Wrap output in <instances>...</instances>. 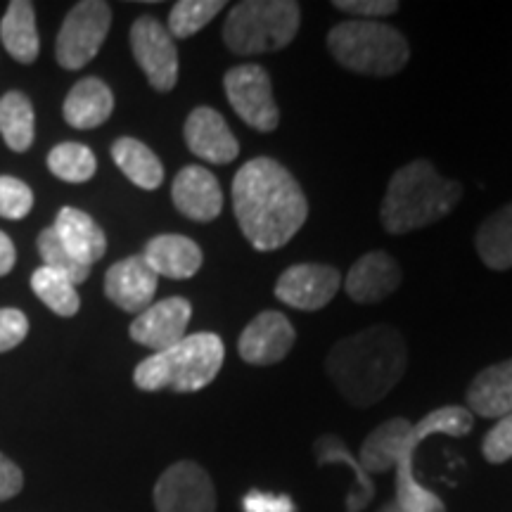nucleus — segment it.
I'll use <instances>...</instances> for the list:
<instances>
[{"instance_id":"obj_1","label":"nucleus","mask_w":512,"mask_h":512,"mask_svg":"<svg viewBox=\"0 0 512 512\" xmlns=\"http://www.w3.org/2000/svg\"><path fill=\"white\" fill-rule=\"evenodd\" d=\"M475 418L463 406H444L427 413L418 422L406 418H392L375 427L363 439L358 463L370 477L396 470V498L403 512H446L444 501L432 491H427L413 472V456L418 446L434 434L448 437H465L472 432Z\"/></svg>"},{"instance_id":"obj_2","label":"nucleus","mask_w":512,"mask_h":512,"mask_svg":"<svg viewBox=\"0 0 512 512\" xmlns=\"http://www.w3.org/2000/svg\"><path fill=\"white\" fill-rule=\"evenodd\" d=\"M233 211L249 245L259 252L285 247L309 219V200L283 164L249 159L233 178Z\"/></svg>"},{"instance_id":"obj_3","label":"nucleus","mask_w":512,"mask_h":512,"mask_svg":"<svg viewBox=\"0 0 512 512\" xmlns=\"http://www.w3.org/2000/svg\"><path fill=\"white\" fill-rule=\"evenodd\" d=\"M406 339L392 325H370L339 339L325 358V370L344 401L370 408L403 380Z\"/></svg>"},{"instance_id":"obj_4","label":"nucleus","mask_w":512,"mask_h":512,"mask_svg":"<svg viewBox=\"0 0 512 512\" xmlns=\"http://www.w3.org/2000/svg\"><path fill=\"white\" fill-rule=\"evenodd\" d=\"M463 185L441 176L430 159L401 166L384 192L380 219L387 233L406 235L444 219L458 207Z\"/></svg>"},{"instance_id":"obj_5","label":"nucleus","mask_w":512,"mask_h":512,"mask_svg":"<svg viewBox=\"0 0 512 512\" xmlns=\"http://www.w3.org/2000/svg\"><path fill=\"white\" fill-rule=\"evenodd\" d=\"M226 347L214 332L185 335L181 342L159 354L147 356L133 370V382L143 392H200L221 373Z\"/></svg>"},{"instance_id":"obj_6","label":"nucleus","mask_w":512,"mask_h":512,"mask_svg":"<svg viewBox=\"0 0 512 512\" xmlns=\"http://www.w3.org/2000/svg\"><path fill=\"white\" fill-rule=\"evenodd\" d=\"M328 50L347 72L394 76L408 64L411 48L396 27L370 19H347L330 29Z\"/></svg>"},{"instance_id":"obj_7","label":"nucleus","mask_w":512,"mask_h":512,"mask_svg":"<svg viewBox=\"0 0 512 512\" xmlns=\"http://www.w3.org/2000/svg\"><path fill=\"white\" fill-rule=\"evenodd\" d=\"M302 27V5L294 0H242L223 24V41L240 57L283 50Z\"/></svg>"},{"instance_id":"obj_8","label":"nucleus","mask_w":512,"mask_h":512,"mask_svg":"<svg viewBox=\"0 0 512 512\" xmlns=\"http://www.w3.org/2000/svg\"><path fill=\"white\" fill-rule=\"evenodd\" d=\"M112 27V8L102 0L76 3L64 17L55 41L57 64L69 72L86 67L100 53Z\"/></svg>"},{"instance_id":"obj_9","label":"nucleus","mask_w":512,"mask_h":512,"mask_svg":"<svg viewBox=\"0 0 512 512\" xmlns=\"http://www.w3.org/2000/svg\"><path fill=\"white\" fill-rule=\"evenodd\" d=\"M223 91L235 114L259 133H273L280 110L273 98L271 76L261 64H238L223 76Z\"/></svg>"},{"instance_id":"obj_10","label":"nucleus","mask_w":512,"mask_h":512,"mask_svg":"<svg viewBox=\"0 0 512 512\" xmlns=\"http://www.w3.org/2000/svg\"><path fill=\"white\" fill-rule=\"evenodd\" d=\"M131 50L155 91H174L178 83V50L164 24L150 15L138 17L131 27Z\"/></svg>"},{"instance_id":"obj_11","label":"nucleus","mask_w":512,"mask_h":512,"mask_svg":"<svg viewBox=\"0 0 512 512\" xmlns=\"http://www.w3.org/2000/svg\"><path fill=\"white\" fill-rule=\"evenodd\" d=\"M157 512H216V491L207 470L181 460L164 470L155 484Z\"/></svg>"},{"instance_id":"obj_12","label":"nucleus","mask_w":512,"mask_h":512,"mask_svg":"<svg viewBox=\"0 0 512 512\" xmlns=\"http://www.w3.org/2000/svg\"><path fill=\"white\" fill-rule=\"evenodd\" d=\"M342 287V273L325 264H294L275 283V297L297 311L325 309Z\"/></svg>"},{"instance_id":"obj_13","label":"nucleus","mask_w":512,"mask_h":512,"mask_svg":"<svg viewBox=\"0 0 512 512\" xmlns=\"http://www.w3.org/2000/svg\"><path fill=\"white\" fill-rule=\"evenodd\" d=\"M294 332L290 318L280 311H261L247 323L238 339V354L249 366H273L290 354L294 347Z\"/></svg>"},{"instance_id":"obj_14","label":"nucleus","mask_w":512,"mask_h":512,"mask_svg":"<svg viewBox=\"0 0 512 512\" xmlns=\"http://www.w3.org/2000/svg\"><path fill=\"white\" fill-rule=\"evenodd\" d=\"M192 318V304L183 297H169L147 306L143 313L133 318L128 335L133 342L143 344L155 354L171 349L185 337Z\"/></svg>"},{"instance_id":"obj_15","label":"nucleus","mask_w":512,"mask_h":512,"mask_svg":"<svg viewBox=\"0 0 512 512\" xmlns=\"http://www.w3.org/2000/svg\"><path fill=\"white\" fill-rule=\"evenodd\" d=\"M185 145L195 157L211 164H230L240 155V143L233 136L226 119L211 107H197L183 126Z\"/></svg>"},{"instance_id":"obj_16","label":"nucleus","mask_w":512,"mask_h":512,"mask_svg":"<svg viewBox=\"0 0 512 512\" xmlns=\"http://www.w3.org/2000/svg\"><path fill=\"white\" fill-rule=\"evenodd\" d=\"M157 273L147 266L143 254L126 256L105 275V294L126 313H143L157 294Z\"/></svg>"},{"instance_id":"obj_17","label":"nucleus","mask_w":512,"mask_h":512,"mask_svg":"<svg viewBox=\"0 0 512 512\" xmlns=\"http://www.w3.org/2000/svg\"><path fill=\"white\" fill-rule=\"evenodd\" d=\"M171 200L185 219L207 223L219 219L223 211V190L219 178L204 166H185L171 185Z\"/></svg>"},{"instance_id":"obj_18","label":"nucleus","mask_w":512,"mask_h":512,"mask_svg":"<svg viewBox=\"0 0 512 512\" xmlns=\"http://www.w3.org/2000/svg\"><path fill=\"white\" fill-rule=\"evenodd\" d=\"M403 271L387 252H368L349 268L344 290L356 304H377L399 290Z\"/></svg>"},{"instance_id":"obj_19","label":"nucleus","mask_w":512,"mask_h":512,"mask_svg":"<svg viewBox=\"0 0 512 512\" xmlns=\"http://www.w3.org/2000/svg\"><path fill=\"white\" fill-rule=\"evenodd\" d=\"M143 259L147 266L164 278L188 280L202 268V249L185 235H157L145 245Z\"/></svg>"},{"instance_id":"obj_20","label":"nucleus","mask_w":512,"mask_h":512,"mask_svg":"<svg viewBox=\"0 0 512 512\" xmlns=\"http://www.w3.org/2000/svg\"><path fill=\"white\" fill-rule=\"evenodd\" d=\"M53 230L57 238L83 266L91 268L95 261H100L107 252V238L102 228L95 223V219L86 214V211L76 207H64L57 211V219Z\"/></svg>"},{"instance_id":"obj_21","label":"nucleus","mask_w":512,"mask_h":512,"mask_svg":"<svg viewBox=\"0 0 512 512\" xmlns=\"http://www.w3.org/2000/svg\"><path fill=\"white\" fill-rule=\"evenodd\" d=\"M467 411L501 420L512 413V358L484 368L467 389Z\"/></svg>"},{"instance_id":"obj_22","label":"nucleus","mask_w":512,"mask_h":512,"mask_svg":"<svg viewBox=\"0 0 512 512\" xmlns=\"http://www.w3.org/2000/svg\"><path fill=\"white\" fill-rule=\"evenodd\" d=\"M114 112V95L102 79L88 76L81 79L69 91L67 100L62 105L64 121L79 131H88V128H98L112 117Z\"/></svg>"},{"instance_id":"obj_23","label":"nucleus","mask_w":512,"mask_h":512,"mask_svg":"<svg viewBox=\"0 0 512 512\" xmlns=\"http://www.w3.org/2000/svg\"><path fill=\"white\" fill-rule=\"evenodd\" d=\"M0 41L12 60L31 64L41 53V38L36 29V12L29 0H12L0 22Z\"/></svg>"},{"instance_id":"obj_24","label":"nucleus","mask_w":512,"mask_h":512,"mask_svg":"<svg viewBox=\"0 0 512 512\" xmlns=\"http://www.w3.org/2000/svg\"><path fill=\"white\" fill-rule=\"evenodd\" d=\"M475 247L479 259L491 271L512 268V202L505 204L477 228Z\"/></svg>"},{"instance_id":"obj_25","label":"nucleus","mask_w":512,"mask_h":512,"mask_svg":"<svg viewBox=\"0 0 512 512\" xmlns=\"http://www.w3.org/2000/svg\"><path fill=\"white\" fill-rule=\"evenodd\" d=\"M313 451H316L318 465L342 463L347 465L349 470H354L356 486L347 496V512L366 510L370 501L375 498V482L373 477L363 470L361 463H358V458H354V453L349 451L347 444H344L342 439H337L335 434H323V437L316 439V444H313Z\"/></svg>"},{"instance_id":"obj_26","label":"nucleus","mask_w":512,"mask_h":512,"mask_svg":"<svg viewBox=\"0 0 512 512\" xmlns=\"http://www.w3.org/2000/svg\"><path fill=\"white\" fill-rule=\"evenodd\" d=\"M112 159L128 181L143 190H157L164 183V166L145 143L136 138H119L112 145Z\"/></svg>"},{"instance_id":"obj_27","label":"nucleus","mask_w":512,"mask_h":512,"mask_svg":"<svg viewBox=\"0 0 512 512\" xmlns=\"http://www.w3.org/2000/svg\"><path fill=\"white\" fill-rule=\"evenodd\" d=\"M0 136L12 152H27L34 143V105L24 93L10 91L0 98Z\"/></svg>"},{"instance_id":"obj_28","label":"nucleus","mask_w":512,"mask_h":512,"mask_svg":"<svg viewBox=\"0 0 512 512\" xmlns=\"http://www.w3.org/2000/svg\"><path fill=\"white\" fill-rule=\"evenodd\" d=\"M31 290L50 311L57 313L62 318H72L79 311L81 299L76 292V285L69 278H64L62 273L53 271V268L41 266L36 268L31 275Z\"/></svg>"},{"instance_id":"obj_29","label":"nucleus","mask_w":512,"mask_h":512,"mask_svg":"<svg viewBox=\"0 0 512 512\" xmlns=\"http://www.w3.org/2000/svg\"><path fill=\"white\" fill-rule=\"evenodd\" d=\"M48 169L60 181L86 183L98 171V159H95L91 147L81 143H60L50 150Z\"/></svg>"},{"instance_id":"obj_30","label":"nucleus","mask_w":512,"mask_h":512,"mask_svg":"<svg viewBox=\"0 0 512 512\" xmlns=\"http://www.w3.org/2000/svg\"><path fill=\"white\" fill-rule=\"evenodd\" d=\"M226 10L223 0H181L169 12V34L174 38H190Z\"/></svg>"},{"instance_id":"obj_31","label":"nucleus","mask_w":512,"mask_h":512,"mask_svg":"<svg viewBox=\"0 0 512 512\" xmlns=\"http://www.w3.org/2000/svg\"><path fill=\"white\" fill-rule=\"evenodd\" d=\"M38 252H41L43 261H46L43 266L62 273L64 278L72 280L74 285L86 283L88 275H91V268L79 264V261H76L74 256L67 252V249H64V245L60 242V238H57V233L53 228H46L41 235H38Z\"/></svg>"},{"instance_id":"obj_32","label":"nucleus","mask_w":512,"mask_h":512,"mask_svg":"<svg viewBox=\"0 0 512 512\" xmlns=\"http://www.w3.org/2000/svg\"><path fill=\"white\" fill-rule=\"evenodd\" d=\"M34 207V192L24 181L12 176H0V216L19 221Z\"/></svg>"},{"instance_id":"obj_33","label":"nucleus","mask_w":512,"mask_h":512,"mask_svg":"<svg viewBox=\"0 0 512 512\" xmlns=\"http://www.w3.org/2000/svg\"><path fill=\"white\" fill-rule=\"evenodd\" d=\"M482 453L491 465L508 463L512 458V413L503 415V418L486 432V437L482 441Z\"/></svg>"},{"instance_id":"obj_34","label":"nucleus","mask_w":512,"mask_h":512,"mask_svg":"<svg viewBox=\"0 0 512 512\" xmlns=\"http://www.w3.org/2000/svg\"><path fill=\"white\" fill-rule=\"evenodd\" d=\"M29 320L19 309H0V354L19 347L27 339Z\"/></svg>"},{"instance_id":"obj_35","label":"nucleus","mask_w":512,"mask_h":512,"mask_svg":"<svg viewBox=\"0 0 512 512\" xmlns=\"http://www.w3.org/2000/svg\"><path fill=\"white\" fill-rule=\"evenodd\" d=\"M337 10L347 12V15L356 19H370V22H377L380 17L394 15L396 10L401 8L396 0H335Z\"/></svg>"},{"instance_id":"obj_36","label":"nucleus","mask_w":512,"mask_h":512,"mask_svg":"<svg viewBox=\"0 0 512 512\" xmlns=\"http://www.w3.org/2000/svg\"><path fill=\"white\" fill-rule=\"evenodd\" d=\"M245 512H294V503L290 496L264 494V491H249L242 501Z\"/></svg>"},{"instance_id":"obj_37","label":"nucleus","mask_w":512,"mask_h":512,"mask_svg":"<svg viewBox=\"0 0 512 512\" xmlns=\"http://www.w3.org/2000/svg\"><path fill=\"white\" fill-rule=\"evenodd\" d=\"M24 486V475L22 470L12 463L10 458H5L0 453V501H8V498H15Z\"/></svg>"},{"instance_id":"obj_38","label":"nucleus","mask_w":512,"mask_h":512,"mask_svg":"<svg viewBox=\"0 0 512 512\" xmlns=\"http://www.w3.org/2000/svg\"><path fill=\"white\" fill-rule=\"evenodd\" d=\"M15 245H12V240L8 235L0 230V275H8L12 271V266H15Z\"/></svg>"},{"instance_id":"obj_39","label":"nucleus","mask_w":512,"mask_h":512,"mask_svg":"<svg viewBox=\"0 0 512 512\" xmlns=\"http://www.w3.org/2000/svg\"><path fill=\"white\" fill-rule=\"evenodd\" d=\"M377 512H403V510H401V505L396 503V501H389V503H384Z\"/></svg>"}]
</instances>
